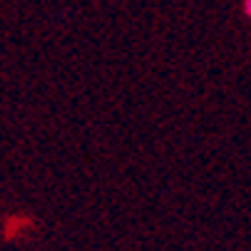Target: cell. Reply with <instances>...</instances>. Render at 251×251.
I'll use <instances>...</instances> for the list:
<instances>
[{
  "instance_id": "1",
  "label": "cell",
  "mask_w": 251,
  "mask_h": 251,
  "mask_svg": "<svg viewBox=\"0 0 251 251\" xmlns=\"http://www.w3.org/2000/svg\"><path fill=\"white\" fill-rule=\"evenodd\" d=\"M244 15L251 18V0H244Z\"/></svg>"
}]
</instances>
